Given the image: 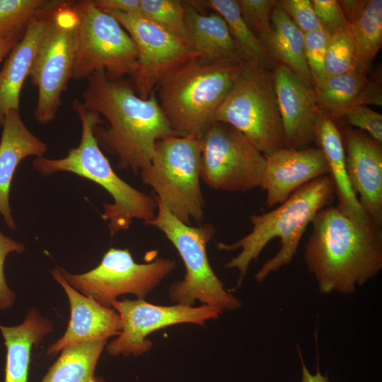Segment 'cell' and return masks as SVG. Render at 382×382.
Here are the masks:
<instances>
[{"label": "cell", "mask_w": 382, "mask_h": 382, "mask_svg": "<svg viewBox=\"0 0 382 382\" xmlns=\"http://www.w3.org/2000/svg\"><path fill=\"white\" fill-rule=\"evenodd\" d=\"M86 80L81 101L104 120L93 129L99 146L117 156L120 169L140 173L149 165L158 140L178 136L166 117L156 91L143 99L123 79H111L104 71Z\"/></svg>", "instance_id": "cell-1"}, {"label": "cell", "mask_w": 382, "mask_h": 382, "mask_svg": "<svg viewBox=\"0 0 382 382\" xmlns=\"http://www.w3.org/2000/svg\"><path fill=\"white\" fill-rule=\"evenodd\" d=\"M304 260L322 294H352L382 269V228L327 206L314 216Z\"/></svg>", "instance_id": "cell-2"}, {"label": "cell", "mask_w": 382, "mask_h": 382, "mask_svg": "<svg viewBox=\"0 0 382 382\" xmlns=\"http://www.w3.org/2000/svg\"><path fill=\"white\" fill-rule=\"evenodd\" d=\"M332 183L329 175L318 178L303 185L284 202L271 212L249 216L252 231L233 243H217L221 250H241L224 267L239 272L236 286L239 288L252 261L256 260L267 243L275 238L280 241L277 253L255 274L257 282H262L270 274L288 265L295 256L300 241L308 226L323 208L335 200Z\"/></svg>", "instance_id": "cell-3"}, {"label": "cell", "mask_w": 382, "mask_h": 382, "mask_svg": "<svg viewBox=\"0 0 382 382\" xmlns=\"http://www.w3.org/2000/svg\"><path fill=\"white\" fill-rule=\"evenodd\" d=\"M72 106L81 125L79 145L70 149L63 158H35L33 161L34 168L43 176L59 172L74 173L105 189L113 202L103 204L102 218L108 222L112 236L127 230L134 219H141L145 224L154 219L156 199L120 178L99 146L93 129L103 125L104 120L86 109L79 99L73 101Z\"/></svg>", "instance_id": "cell-4"}, {"label": "cell", "mask_w": 382, "mask_h": 382, "mask_svg": "<svg viewBox=\"0 0 382 382\" xmlns=\"http://www.w3.org/2000/svg\"><path fill=\"white\" fill-rule=\"evenodd\" d=\"M245 63L207 62L191 59L165 76L158 84L159 105L178 136L201 139L216 122L217 110Z\"/></svg>", "instance_id": "cell-5"}, {"label": "cell", "mask_w": 382, "mask_h": 382, "mask_svg": "<svg viewBox=\"0 0 382 382\" xmlns=\"http://www.w3.org/2000/svg\"><path fill=\"white\" fill-rule=\"evenodd\" d=\"M156 203L154 219L145 225L154 226L164 233L178 250L185 270L183 279L173 282L168 289L171 301L192 306L199 301L202 305L214 307L222 313L239 309L242 303L224 287L207 256V244L215 234L214 226L186 224L157 199Z\"/></svg>", "instance_id": "cell-6"}, {"label": "cell", "mask_w": 382, "mask_h": 382, "mask_svg": "<svg viewBox=\"0 0 382 382\" xmlns=\"http://www.w3.org/2000/svg\"><path fill=\"white\" fill-rule=\"evenodd\" d=\"M156 199L180 221L199 222L204 211L200 187L201 142L190 136L158 140L149 165L140 172Z\"/></svg>", "instance_id": "cell-7"}, {"label": "cell", "mask_w": 382, "mask_h": 382, "mask_svg": "<svg viewBox=\"0 0 382 382\" xmlns=\"http://www.w3.org/2000/svg\"><path fill=\"white\" fill-rule=\"evenodd\" d=\"M216 120L243 133L265 157L284 148L273 68L245 63L219 108Z\"/></svg>", "instance_id": "cell-8"}, {"label": "cell", "mask_w": 382, "mask_h": 382, "mask_svg": "<svg viewBox=\"0 0 382 382\" xmlns=\"http://www.w3.org/2000/svg\"><path fill=\"white\" fill-rule=\"evenodd\" d=\"M79 16L72 79H86L104 71L111 79L132 76L137 67L136 45L121 24L93 0L74 1Z\"/></svg>", "instance_id": "cell-9"}, {"label": "cell", "mask_w": 382, "mask_h": 382, "mask_svg": "<svg viewBox=\"0 0 382 382\" xmlns=\"http://www.w3.org/2000/svg\"><path fill=\"white\" fill-rule=\"evenodd\" d=\"M78 23L74 1L60 0L28 75L37 89L33 117L40 125L55 119L62 96L71 79Z\"/></svg>", "instance_id": "cell-10"}, {"label": "cell", "mask_w": 382, "mask_h": 382, "mask_svg": "<svg viewBox=\"0 0 382 382\" xmlns=\"http://www.w3.org/2000/svg\"><path fill=\"white\" fill-rule=\"evenodd\" d=\"M174 260L158 257L145 263L137 262L129 249L110 248L93 269L74 274L58 267L62 277L76 291L100 305L112 308L122 294L144 299L175 269Z\"/></svg>", "instance_id": "cell-11"}, {"label": "cell", "mask_w": 382, "mask_h": 382, "mask_svg": "<svg viewBox=\"0 0 382 382\" xmlns=\"http://www.w3.org/2000/svg\"><path fill=\"white\" fill-rule=\"evenodd\" d=\"M201 142V179L212 189L247 192L260 187L265 156L240 131L214 122Z\"/></svg>", "instance_id": "cell-12"}, {"label": "cell", "mask_w": 382, "mask_h": 382, "mask_svg": "<svg viewBox=\"0 0 382 382\" xmlns=\"http://www.w3.org/2000/svg\"><path fill=\"white\" fill-rule=\"evenodd\" d=\"M112 308L119 313L122 323L117 337L106 345L108 353L114 357L141 356L152 348L153 342L148 336L156 330L182 323L204 327L207 321L217 319L223 313L207 305L161 306L143 299L115 300Z\"/></svg>", "instance_id": "cell-13"}, {"label": "cell", "mask_w": 382, "mask_h": 382, "mask_svg": "<svg viewBox=\"0 0 382 382\" xmlns=\"http://www.w3.org/2000/svg\"><path fill=\"white\" fill-rule=\"evenodd\" d=\"M105 12L121 24L136 45L137 67L132 76L134 89L143 99L148 98L156 91L159 82L169 72L197 57L183 40L140 14Z\"/></svg>", "instance_id": "cell-14"}, {"label": "cell", "mask_w": 382, "mask_h": 382, "mask_svg": "<svg viewBox=\"0 0 382 382\" xmlns=\"http://www.w3.org/2000/svg\"><path fill=\"white\" fill-rule=\"evenodd\" d=\"M340 132L351 186L371 221L382 226V144L349 125Z\"/></svg>", "instance_id": "cell-15"}, {"label": "cell", "mask_w": 382, "mask_h": 382, "mask_svg": "<svg viewBox=\"0 0 382 382\" xmlns=\"http://www.w3.org/2000/svg\"><path fill=\"white\" fill-rule=\"evenodd\" d=\"M273 76L284 148L310 147L315 141L316 122L320 111L313 88L283 65L273 66Z\"/></svg>", "instance_id": "cell-16"}, {"label": "cell", "mask_w": 382, "mask_h": 382, "mask_svg": "<svg viewBox=\"0 0 382 382\" xmlns=\"http://www.w3.org/2000/svg\"><path fill=\"white\" fill-rule=\"evenodd\" d=\"M59 2L60 0H46L37 9L23 35L6 57L0 70V126L3 125L8 112L19 110L23 85Z\"/></svg>", "instance_id": "cell-17"}, {"label": "cell", "mask_w": 382, "mask_h": 382, "mask_svg": "<svg viewBox=\"0 0 382 382\" xmlns=\"http://www.w3.org/2000/svg\"><path fill=\"white\" fill-rule=\"evenodd\" d=\"M265 158L260 188L267 192L265 205L269 208L282 204L299 188L329 173L318 147L283 148Z\"/></svg>", "instance_id": "cell-18"}, {"label": "cell", "mask_w": 382, "mask_h": 382, "mask_svg": "<svg viewBox=\"0 0 382 382\" xmlns=\"http://www.w3.org/2000/svg\"><path fill=\"white\" fill-rule=\"evenodd\" d=\"M51 273L68 296L71 315L64 335L47 348V356L56 354L73 345L107 340L119 334L121 318L113 308L103 306L80 294L64 279L58 267L51 270Z\"/></svg>", "instance_id": "cell-19"}, {"label": "cell", "mask_w": 382, "mask_h": 382, "mask_svg": "<svg viewBox=\"0 0 382 382\" xmlns=\"http://www.w3.org/2000/svg\"><path fill=\"white\" fill-rule=\"evenodd\" d=\"M0 139V214L12 231L16 224L10 206V190L16 168L30 156L43 157L47 144L35 136L23 122L19 110H10L5 117Z\"/></svg>", "instance_id": "cell-20"}, {"label": "cell", "mask_w": 382, "mask_h": 382, "mask_svg": "<svg viewBox=\"0 0 382 382\" xmlns=\"http://www.w3.org/2000/svg\"><path fill=\"white\" fill-rule=\"evenodd\" d=\"M314 142L317 144L326 161L328 175L337 199L336 208L344 215L359 223L372 224L349 183L340 129L334 119L322 110L316 122Z\"/></svg>", "instance_id": "cell-21"}, {"label": "cell", "mask_w": 382, "mask_h": 382, "mask_svg": "<svg viewBox=\"0 0 382 382\" xmlns=\"http://www.w3.org/2000/svg\"><path fill=\"white\" fill-rule=\"evenodd\" d=\"M186 44L207 62H243L224 18L216 13L206 15L190 1H184Z\"/></svg>", "instance_id": "cell-22"}, {"label": "cell", "mask_w": 382, "mask_h": 382, "mask_svg": "<svg viewBox=\"0 0 382 382\" xmlns=\"http://www.w3.org/2000/svg\"><path fill=\"white\" fill-rule=\"evenodd\" d=\"M317 105L332 118L356 105H382L381 83L356 71L327 77L313 88Z\"/></svg>", "instance_id": "cell-23"}, {"label": "cell", "mask_w": 382, "mask_h": 382, "mask_svg": "<svg viewBox=\"0 0 382 382\" xmlns=\"http://www.w3.org/2000/svg\"><path fill=\"white\" fill-rule=\"evenodd\" d=\"M270 31L260 39L272 66L283 65L313 88L304 52V34L276 4L271 16Z\"/></svg>", "instance_id": "cell-24"}, {"label": "cell", "mask_w": 382, "mask_h": 382, "mask_svg": "<svg viewBox=\"0 0 382 382\" xmlns=\"http://www.w3.org/2000/svg\"><path fill=\"white\" fill-rule=\"evenodd\" d=\"M52 330V322L34 308L20 325H0L6 347L4 382H28L32 347H37Z\"/></svg>", "instance_id": "cell-25"}, {"label": "cell", "mask_w": 382, "mask_h": 382, "mask_svg": "<svg viewBox=\"0 0 382 382\" xmlns=\"http://www.w3.org/2000/svg\"><path fill=\"white\" fill-rule=\"evenodd\" d=\"M356 52L355 71L366 74L382 45V1H339Z\"/></svg>", "instance_id": "cell-26"}, {"label": "cell", "mask_w": 382, "mask_h": 382, "mask_svg": "<svg viewBox=\"0 0 382 382\" xmlns=\"http://www.w3.org/2000/svg\"><path fill=\"white\" fill-rule=\"evenodd\" d=\"M107 340L92 341L64 348L40 382H105L95 375Z\"/></svg>", "instance_id": "cell-27"}, {"label": "cell", "mask_w": 382, "mask_h": 382, "mask_svg": "<svg viewBox=\"0 0 382 382\" xmlns=\"http://www.w3.org/2000/svg\"><path fill=\"white\" fill-rule=\"evenodd\" d=\"M190 1L196 6H204L213 10L224 18L245 63L259 64L273 68L262 42L243 18L237 0Z\"/></svg>", "instance_id": "cell-28"}, {"label": "cell", "mask_w": 382, "mask_h": 382, "mask_svg": "<svg viewBox=\"0 0 382 382\" xmlns=\"http://www.w3.org/2000/svg\"><path fill=\"white\" fill-rule=\"evenodd\" d=\"M139 14L166 29L186 44L184 1L140 0Z\"/></svg>", "instance_id": "cell-29"}, {"label": "cell", "mask_w": 382, "mask_h": 382, "mask_svg": "<svg viewBox=\"0 0 382 382\" xmlns=\"http://www.w3.org/2000/svg\"><path fill=\"white\" fill-rule=\"evenodd\" d=\"M46 0H0V40L22 37L27 25Z\"/></svg>", "instance_id": "cell-30"}, {"label": "cell", "mask_w": 382, "mask_h": 382, "mask_svg": "<svg viewBox=\"0 0 382 382\" xmlns=\"http://www.w3.org/2000/svg\"><path fill=\"white\" fill-rule=\"evenodd\" d=\"M356 52L349 29L330 36L325 60L326 78L355 71Z\"/></svg>", "instance_id": "cell-31"}, {"label": "cell", "mask_w": 382, "mask_h": 382, "mask_svg": "<svg viewBox=\"0 0 382 382\" xmlns=\"http://www.w3.org/2000/svg\"><path fill=\"white\" fill-rule=\"evenodd\" d=\"M329 39L330 36L322 28L304 34L305 57L314 86L326 78L325 60Z\"/></svg>", "instance_id": "cell-32"}, {"label": "cell", "mask_w": 382, "mask_h": 382, "mask_svg": "<svg viewBox=\"0 0 382 382\" xmlns=\"http://www.w3.org/2000/svg\"><path fill=\"white\" fill-rule=\"evenodd\" d=\"M241 16L260 40L271 30V16L274 0H237Z\"/></svg>", "instance_id": "cell-33"}, {"label": "cell", "mask_w": 382, "mask_h": 382, "mask_svg": "<svg viewBox=\"0 0 382 382\" xmlns=\"http://www.w3.org/2000/svg\"><path fill=\"white\" fill-rule=\"evenodd\" d=\"M321 28L331 36L349 28V23L337 0H311Z\"/></svg>", "instance_id": "cell-34"}, {"label": "cell", "mask_w": 382, "mask_h": 382, "mask_svg": "<svg viewBox=\"0 0 382 382\" xmlns=\"http://www.w3.org/2000/svg\"><path fill=\"white\" fill-rule=\"evenodd\" d=\"M342 117L350 127H357L372 139L382 144V115L367 105L353 106L345 111Z\"/></svg>", "instance_id": "cell-35"}, {"label": "cell", "mask_w": 382, "mask_h": 382, "mask_svg": "<svg viewBox=\"0 0 382 382\" xmlns=\"http://www.w3.org/2000/svg\"><path fill=\"white\" fill-rule=\"evenodd\" d=\"M277 3L303 34L321 29L311 0H279Z\"/></svg>", "instance_id": "cell-36"}, {"label": "cell", "mask_w": 382, "mask_h": 382, "mask_svg": "<svg viewBox=\"0 0 382 382\" xmlns=\"http://www.w3.org/2000/svg\"><path fill=\"white\" fill-rule=\"evenodd\" d=\"M25 248L21 243L5 236L0 231V310L11 308L16 300V294L8 287L4 274V262L11 253H22Z\"/></svg>", "instance_id": "cell-37"}, {"label": "cell", "mask_w": 382, "mask_h": 382, "mask_svg": "<svg viewBox=\"0 0 382 382\" xmlns=\"http://www.w3.org/2000/svg\"><path fill=\"white\" fill-rule=\"evenodd\" d=\"M104 11H116L139 14L140 0H93Z\"/></svg>", "instance_id": "cell-38"}, {"label": "cell", "mask_w": 382, "mask_h": 382, "mask_svg": "<svg viewBox=\"0 0 382 382\" xmlns=\"http://www.w3.org/2000/svg\"><path fill=\"white\" fill-rule=\"evenodd\" d=\"M296 347L302 367V378L301 382H329L327 375L323 376L320 374L318 363L316 374H312L310 373L304 363L299 346L296 345Z\"/></svg>", "instance_id": "cell-39"}, {"label": "cell", "mask_w": 382, "mask_h": 382, "mask_svg": "<svg viewBox=\"0 0 382 382\" xmlns=\"http://www.w3.org/2000/svg\"><path fill=\"white\" fill-rule=\"evenodd\" d=\"M21 37H9L0 40V64Z\"/></svg>", "instance_id": "cell-40"}]
</instances>
